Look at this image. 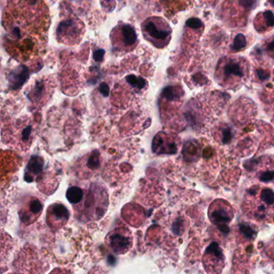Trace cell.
Masks as SVG:
<instances>
[{"instance_id":"cell-13","label":"cell","mask_w":274,"mask_h":274,"mask_svg":"<svg viewBox=\"0 0 274 274\" xmlns=\"http://www.w3.org/2000/svg\"><path fill=\"white\" fill-rule=\"evenodd\" d=\"M80 24L75 19H69L62 21L58 28V37L62 38H75L78 37V32H80Z\"/></svg>"},{"instance_id":"cell-12","label":"cell","mask_w":274,"mask_h":274,"mask_svg":"<svg viewBox=\"0 0 274 274\" xmlns=\"http://www.w3.org/2000/svg\"><path fill=\"white\" fill-rule=\"evenodd\" d=\"M43 167H44V161L43 158L39 156H32L28 161V165L26 167L24 179L28 183H32L33 181L37 180L43 172Z\"/></svg>"},{"instance_id":"cell-23","label":"cell","mask_w":274,"mask_h":274,"mask_svg":"<svg viewBox=\"0 0 274 274\" xmlns=\"http://www.w3.org/2000/svg\"><path fill=\"white\" fill-rule=\"evenodd\" d=\"M99 90L101 94H104L105 96H107L108 94H109V88L105 84H101V86L99 88Z\"/></svg>"},{"instance_id":"cell-4","label":"cell","mask_w":274,"mask_h":274,"mask_svg":"<svg viewBox=\"0 0 274 274\" xmlns=\"http://www.w3.org/2000/svg\"><path fill=\"white\" fill-rule=\"evenodd\" d=\"M109 245L117 254H124L132 246V237L125 230H115L109 235Z\"/></svg>"},{"instance_id":"cell-6","label":"cell","mask_w":274,"mask_h":274,"mask_svg":"<svg viewBox=\"0 0 274 274\" xmlns=\"http://www.w3.org/2000/svg\"><path fill=\"white\" fill-rule=\"evenodd\" d=\"M69 212L61 203H54L48 209V224L51 228L59 229L69 220Z\"/></svg>"},{"instance_id":"cell-1","label":"cell","mask_w":274,"mask_h":274,"mask_svg":"<svg viewBox=\"0 0 274 274\" xmlns=\"http://www.w3.org/2000/svg\"><path fill=\"white\" fill-rule=\"evenodd\" d=\"M249 64L244 58L232 57L220 59L217 65L215 78L224 88L236 89L249 77Z\"/></svg>"},{"instance_id":"cell-3","label":"cell","mask_w":274,"mask_h":274,"mask_svg":"<svg viewBox=\"0 0 274 274\" xmlns=\"http://www.w3.org/2000/svg\"><path fill=\"white\" fill-rule=\"evenodd\" d=\"M247 201L254 202L252 213L254 216L264 219L274 208V192L270 188H252L249 190Z\"/></svg>"},{"instance_id":"cell-2","label":"cell","mask_w":274,"mask_h":274,"mask_svg":"<svg viewBox=\"0 0 274 274\" xmlns=\"http://www.w3.org/2000/svg\"><path fill=\"white\" fill-rule=\"evenodd\" d=\"M142 32L149 41L158 48L167 45L172 37V29L162 19L149 18L142 23Z\"/></svg>"},{"instance_id":"cell-14","label":"cell","mask_w":274,"mask_h":274,"mask_svg":"<svg viewBox=\"0 0 274 274\" xmlns=\"http://www.w3.org/2000/svg\"><path fill=\"white\" fill-rule=\"evenodd\" d=\"M254 25L257 32L265 33L274 28V13L271 11L259 12L254 20Z\"/></svg>"},{"instance_id":"cell-16","label":"cell","mask_w":274,"mask_h":274,"mask_svg":"<svg viewBox=\"0 0 274 274\" xmlns=\"http://www.w3.org/2000/svg\"><path fill=\"white\" fill-rule=\"evenodd\" d=\"M249 37L244 33L235 34L230 45L231 53H237L245 49L249 46Z\"/></svg>"},{"instance_id":"cell-22","label":"cell","mask_w":274,"mask_h":274,"mask_svg":"<svg viewBox=\"0 0 274 274\" xmlns=\"http://www.w3.org/2000/svg\"><path fill=\"white\" fill-rule=\"evenodd\" d=\"M104 54H105V52H104V50H102V49L96 51L94 54V59H96L97 61H102L103 58H104Z\"/></svg>"},{"instance_id":"cell-17","label":"cell","mask_w":274,"mask_h":274,"mask_svg":"<svg viewBox=\"0 0 274 274\" xmlns=\"http://www.w3.org/2000/svg\"><path fill=\"white\" fill-rule=\"evenodd\" d=\"M44 94H46L45 82L38 81L32 87V89L28 92V97L31 101L38 102L43 98Z\"/></svg>"},{"instance_id":"cell-19","label":"cell","mask_w":274,"mask_h":274,"mask_svg":"<svg viewBox=\"0 0 274 274\" xmlns=\"http://www.w3.org/2000/svg\"><path fill=\"white\" fill-rule=\"evenodd\" d=\"M256 54L267 57L268 59L274 60V37H271L256 48Z\"/></svg>"},{"instance_id":"cell-7","label":"cell","mask_w":274,"mask_h":274,"mask_svg":"<svg viewBox=\"0 0 274 274\" xmlns=\"http://www.w3.org/2000/svg\"><path fill=\"white\" fill-rule=\"evenodd\" d=\"M179 142L178 138L160 133L153 140V151L156 153L176 154Z\"/></svg>"},{"instance_id":"cell-9","label":"cell","mask_w":274,"mask_h":274,"mask_svg":"<svg viewBox=\"0 0 274 274\" xmlns=\"http://www.w3.org/2000/svg\"><path fill=\"white\" fill-rule=\"evenodd\" d=\"M265 158H260L252 161L251 167H256V175L259 179L262 182H272L274 180V164L270 161L267 163L268 160H264Z\"/></svg>"},{"instance_id":"cell-8","label":"cell","mask_w":274,"mask_h":274,"mask_svg":"<svg viewBox=\"0 0 274 274\" xmlns=\"http://www.w3.org/2000/svg\"><path fill=\"white\" fill-rule=\"evenodd\" d=\"M43 211L41 202L37 198L30 199L20 212L21 221L26 224L34 222L39 216Z\"/></svg>"},{"instance_id":"cell-24","label":"cell","mask_w":274,"mask_h":274,"mask_svg":"<svg viewBox=\"0 0 274 274\" xmlns=\"http://www.w3.org/2000/svg\"><path fill=\"white\" fill-rule=\"evenodd\" d=\"M65 270H60V269H56L53 270V272H51L49 274H65Z\"/></svg>"},{"instance_id":"cell-18","label":"cell","mask_w":274,"mask_h":274,"mask_svg":"<svg viewBox=\"0 0 274 274\" xmlns=\"http://www.w3.org/2000/svg\"><path fill=\"white\" fill-rule=\"evenodd\" d=\"M84 191L79 187L73 186L67 190L66 198L69 203H72L74 207L78 205L84 199Z\"/></svg>"},{"instance_id":"cell-5","label":"cell","mask_w":274,"mask_h":274,"mask_svg":"<svg viewBox=\"0 0 274 274\" xmlns=\"http://www.w3.org/2000/svg\"><path fill=\"white\" fill-rule=\"evenodd\" d=\"M116 30V43L117 48L130 50L137 43V33L135 28L129 24H122L115 28Z\"/></svg>"},{"instance_id":"cell-15","label":"cell","mask_w":274,"mask_h":274,"mask_svg":"<svg viewBox=\"0 0 274 274\" xmlns=\"http://www.w3.org/2000/svg\"><path fill=\"white\" fill-rule=\"evenodd\" d=\"M215 135V139L218 140L221 144L229 145L233 142L235 131L229 125L222 124L216 127Z\"/></svg>"},{"instance_id":"cell-11","label":"cell","mask_w":274,"mask_h":274,"mask_svg":"<svg viewBox=\"0 0 274 274\" xmlns=\"http://www.w3.org/2000/svg\"><path fill=\"white\" fill-rule=\"evenodd\" d=\"M28 78H29V73L25 66L21 65L16 67L7 75V82L10 89L13 90L20 89L22 85L27 81Z\"/></svg>"},{"instance_id":"cell-10","label":"cell","mask_w":274,"mask_h":274,"mask_svg":"<svg viewBox=\"0 0 274 274\" xmlns=\"http://www.w3.org/2000/svg\"><path fill=\"white\" fill-rule=\"evenodd\" d=\"M211 219L219 229H228V224L233 219V214L229 207L216 205L211 213Z\"/></svg>"},{"instance_id":"cell-21","label":"cell","mask_w":274,"mask_h":274,"mask_svg":"<svg viewBox=\"0 0 274 274\" xmlns=\"http://www.w3.org/2000/svg\"><path fill=\"white\" fill-rule=\"evenodd\" d=\"M100 154L98 151H94L90 154L87 160V167L91 171H94L100 167Z\"/></svg>"},{"instance_id":"cell-20","label":"cell","mask_w":274,"mask_h":274,"mask_svg":"<svg viewBox=\"0 0 274 274\" xmlns=\"http://www.w3.org/2000/svg\"><path fill=\"white\" fill-rule=\"evenodd\" d=\"M126 82L129 84L131 88L137 90V91H141L143 90L145 87L146 86V81L145 79L137 76L130 74L126 78Z\"/></svg>"}]
</instances>
